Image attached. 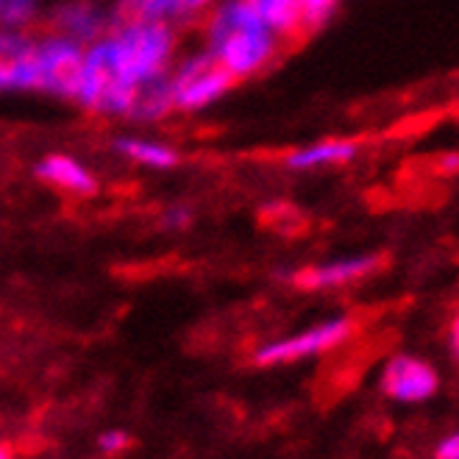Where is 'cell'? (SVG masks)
Wrapping results in <instances>:
<instances>
[{
	"instance_id": "52a82bcc",
	"label": "cell",
	"mask_w": 459,
	"mask_h": 459,
	"mask_svg": "<svg viewBox=\"0 0 459 459\" xmlns=\"http://www.w3.org/2000/svg\"><path fill=\"white\" fill-rule=\"evenodd\" d=\"M115 17V6L106 4V0H59V4L45 9L42 22L45 29L87 48L109 31Z\"/></svg>"
},
{
	"instance_id": "4fadbf2b",
	"label": "cell",
	"mask_w": 459,
	"mask_h": 459,
	"mask_svg": "<svg viewBox=\"0 0 459 459\" xmlns=\"http://www.w3.org/2000/svg\"><path fill=\"white\" fill-rule=\"evenodd\" d=\"M218 0H112L117 17H148L178 31L198 25Z\"/></svg>"
},
{
	"instance_id": "8992f818",
	"label": "cell",
	"mask_w": 459,
	"mask_h": 459,
	"mask_svg": "<svg viewBox=\"0 0 459 459\" xmlns=\"http://www.w3.org/2000/svg\"><path fill=\"white\" fill-rule=\"evenodd\" d=\"M382 267V256L370 251H354L320 259L315 264H307L292 273V284L307 292H334L354 287L365 279H370Z\"/></svg>"
},
{
	"instance_id": "3957f363",
	"label": "cell",
	"mask_w": 459,
	"mask_h": 459,
	"mask_svg": "<svg viewBox=\"0 0 459 459\" xmlns=\"http://www.w3.org/2000/svg\"><path fill=\"white\" fill-rule=\"evenodd\" d=\"M234 78L218 65L212 53L198 48H181L173 67L165 75V90L173 115L195 117L214 109L234 90Z\"/></svg>"
},
{
	"instance_id": "ffe728a7",
	"label": "cell",
	"mask_w": 459,
	"mask_h": 459,
	"mask_svg": "<svg viewBox=\"0 0 459 459\" xmlns=\"http://www.w3.org/2000/svg\"><path fill=\"white\" fill-rule=\"evenodd\" d=\"M437 170H440V173H446V176L456 173V170H459V153H456V151H446V153H440V159H437Z\"/></svg>"
},
{
	"instance_id": "44dd1931",
	"label": "cell",
	"mask_w": 459,
	"mask_h": 459,
	"mask_svg": "<svg viewBox=\"0 0 459 459\" xmlns=\"http://www.w3.org/2000/svg\"><path fill=\"white\" fill-rule=\"evenodd\" d=\"M448 345H451V351H454V357L459 359V312L454 315V320H451V329H448Z\"/></svg>"
},
{
	"instance_id": "8fae6325",
	"label": "cell",
	"mask_w": 459,
	"mask_h": 459,
	"mask_svg": "<svg viewBox=\"0 0 459 459\" xmlns=\"http://www.w3.org/2000/svg\"><path fill=\"white\" fill-rule=\"evenodd\" d=\"M109 151L115 159L134 165L140 170H153V173H168L181 165V151L161 140L153 134H140V131H120L109 140Z\"/></svg>"
},
{
	"instance_id": "2e32d148",
	"label": "cell",
	"mask_w": 459,
	"mask_h": 459,
	"mask_svg": "<svg viewBox=\"0 0 459 459\" xmlns=\"http://www.w3.org/2000/svg\"><path fill=\"white\" fill-rule=\"evenodd\" d=\"M299 9H301L304 34H312L334 17V12L340 9V0H299Z\"/></svg>"
},
{
	"instance_id": "7a4b0ae2",
	"label": "cell",
	"mask_w": 459,
	"mask_h": 459,
	"mask_svg": "<svg viewBox=\"0 0 459 459\" xmlns=\"http://www.w3.org/2000/svg\"><path fill=\"white\" fill-rule=\"evenodd\" d=\"M198 39L234 84L264 75L273 67L287 42L248 6V0H218L198 22Z\"/></svg>"
},
{
	"instance_id": "7c38bea8",
	"label": "cell",
	"mask_w": 459,
	"mask_h": 459,
	"mask_svg": "<svg viewBox=\"0 0 459 459\" xmlns=\"http://www.w3.org/2000/svg\"><path fill=\"white\" fill-rule=\"evenodd\" d=\"M359 143L351 137H320L304 145H295L284 153V168L290 173H320V170H334L342 165H351L359 156Z\"/></svg>"
},
{
	"instance_id": "6da1fadb",
	"label": "cell",
	"mask_w": 459,
	"mask_h": 459,
	"mask_svg": "<svg viewBox=\"0 0 459 459\" xmlns=\"http://www.w3.org/2000/svg\"><path fill=\"white\" fill-rule=\"evenodd\" d=\"M181 48V31L168 22L115 17L109 31L84 48V65L67 103L100 120L128 123L137 95L165 81Z\"/></svg>"
},
{
	"instance_id": "e0dca14e",
	"label": "cell",
	"mask_w": 459,
	"mask_h": 459,
	"mask_svg": "<svg viewBox=\"0 0 459 459\" xmlns=\"http://www.w3.org/2000/svg\"><path fill=\"white\" fill-rule=\"evenodd\" d=\"M195 223V209L184 201L168 204L165 209L159 212V229L161 231H170V234H181Z\"/></svg>"
},
{
	"instance_id": "30bf717a",
	"label": "cell",
	"mask_w": 459,
	"mask_h": 459,
	"mask_svg": "<svg viewBox=\"0 0 459 459\" xmlns=\"http://www.w3.org/2000/svg\"><path fill=\"white\" fill-rule=\"evenodd\" d=\"M0 95H39L34 31H0Z\"/></svg>"
},
{
	"instance_id": "5b68a950",
	"label": "cell",
	"mask_w": 459,
	"mask_h": 459,
	"mask_svg": "<svg viewBox=\"0 0 459 459\" xmlns=\"http://www.w3.org/2000/svg\"><path fill=\"white\" fill-rule=\"evenodd\" d=\"M34 56L39 73V95L67 103L81 65H84V45L45 29L34 31Z\"/></svg>"
},
{
	"instance_id": "9a60e30c",
	"label": "cell",
	"mask_w": 459,
	"mask_h": 459,
	"mask_svg": "<svg viewBox=\"0 0 459 459\" xmlns=\"http://www.w3.org/2000/svg\"><path fill=\"white\" fill-rule=\"evenodd\" d=\"M45 0H0V31H37Z\"/></svg>"
},
{
	"instance_id": "5bb4252c",
	"label": "cell",
	"mask_w": 459,
	"mask_h": 459,
	"mask_svg": "<svg viewBox=\"0 0 459 459\" xmlns=\"http://www.w3.org/2000/svg\"><path fill=\"white\" fill-rule=\"evenodd\" d=\"M248 6L273 29L287 45L307 37L304 22H301V9L299 0H248Z\"/></svg>"
},
{
	"instance_id": "9c48e42d",
	"label": "cell",
	"mask_w": 459,
	"mask_h": 459,
	"mask_svg": "<svg viewBox=\"0 0 459 459\" xmlns=\"http://www.w3.org/2000/svg\"><path fill=\"white\" fill-rule=\"evenodd\" d=\"M34 178L53 193L70 198H92L100 190V176L90 161L78 159L67 151H50L34 161Z\"/></svg>"
},
{
	"instance_id": "ac0fdd59",
	"label": "cell",
	"mask_w": 459,
	"mask_h": 459,
	"mask_svg": "<svg viewBox=\"0 0 459 459\" xmlns=\"http://www.w3.org/2000/svg\"><path fill=\"white\" fill-rule=\"evenodd\" d=\"M131 446H134V437L128 435L126 429H106V431H100L98 440H95L98 454H100V456H106V459L123 456Z\"/></svg>"
},
{
	"instance_id": "277c9868",
	"label": "cell",
	"mask_w": 459,
	"mask_h": 459,
	"mask_svg": "<svg viewBox=\"0 0 459 459\" xmlns=\"http://www.w3.org/2000/svg\"><path fill=\"white\" fill-rule=\"evenodd\" d=\"M357 332V323L351 315H329L323 320L309 323L307 329L292 332L276 340H267L254 348L251 362L256 368H279V365H292L315 359L323 354H332L340 345H345Z\"/></svg>"
},
{
	"instance_id": "ba28073f",
	"label": "cell",
	"mask_w": 459,
	"mask_h": 459,
	"mask_svg": "<svg viewBox=\"0 0 459 459\" xmlns=\"http://www.w3.org/2000/svg\"><path fill=\"white\" fill-rule=\"evenodd\" d=\"M379 387L395 403H423L440 390V376L420 357L393 354L382 368Z\"/></svg>"
},
{
	"instance_id": "d6986e66",
	"label": "cell",
	"mask_w": 459,
	"mask_h": 459,
	"mask_svg": "<svg viewBox=\"0 0 459 459\" xmlns=\"http://www.w3.org/2000/svg\"><path fill=\"white\" fill-rule=\"evenodd\" d=\"M435 459H459V431H451L435 448Z\"/></svg>"
},
{
	"instance_id": "7402d4cb",
	"label": "cell",
	"mask_w": 459,
	"mask_h": 459,
	"mask_svg": "<svg viewBox=\"0 0 459 459\" xmlns=\"http://www.w3.org/2000/svg\"><path fill=\"white\" fill-rule=\"evenodd\" d=\"M0 459H14V456H12V451H9L4 443H0Z\"/></svg>"
}]
</instances>
